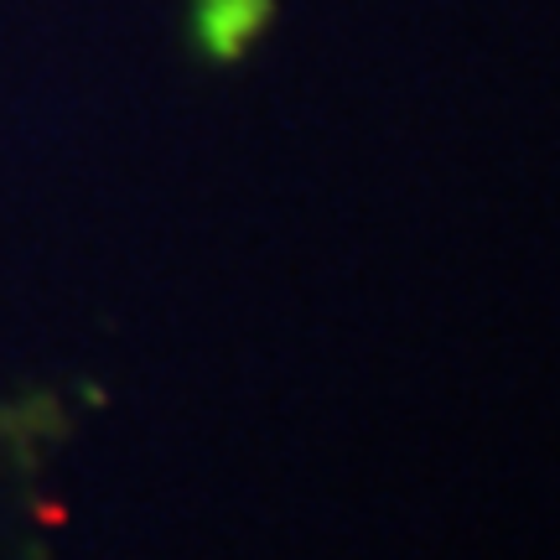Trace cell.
Wrapping results in <instances>:
<instances>
[{
    "label": "cell",
    "mask_w": 560,
    "mask_h": 560,
    "mask_svg": "<svg viewBox=\"0 0 560 560\" xmlns=\"http://www.w3.org/2000/svg\"><path fill=\"white\" fill-rule=\"evenodd\" d=\"M42 405H21V410H0V436H11L16 425H26V420L37 416Z\"/></svg>",
    "instance_id": "cell-1"
}]
</instances>
